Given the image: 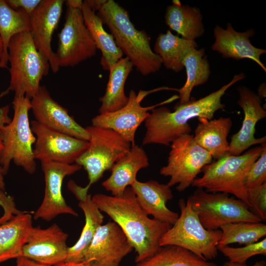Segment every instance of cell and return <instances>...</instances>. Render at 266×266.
I'll list each match as a JSON object with an SVG mask.
<instances>
[{
	"mask_svg": "<svg viewBox=\"0 0 266 266\" xmlns=\"http://www.w3.org/2000/svg\"><path fill=\"white\" fill-rule=\"evenodd\" d=\"M133 65L126 57L122 58L109 69L108 80L104 95L100 97V113L112 112L124 107L129 98L125 94V86Z\"/></svg>",
	"mask_w": 266,
	"mask_h": 266,
	"instance_id": "cell-27",
	"label": "cell"
},
{
	"mask_svg": "<svg viewBox=\"0 0 266 266\" xmlns=\"http://www.w3.org/2000/svg\"><path fill=\"white\" fill-rule=\"evenodd\" d=\"M16 266H49L42 264L24 257L17 258Z\"/></svg>",
	"mask_w": 266,
	"mask_h": 266,
	"instance_id": "cell-40",
	"label": "cell"
},
{
	"mask_svg": "<svg viewBox=\"0 0 266 266\" xmlns=\"http://www.w3.org/2000/svg\"><path fill=\"white\" fill-rule=\"evenodd\" d=\"M10 82L0 94V99L10 92L14 96H26L31 100L37 92L43 76L50 69L48 59L35 46L30 32L13 36L8 46Z\"/></svg>",
	"mask_w": 266,
	"mask_h": 266,
	"instance_id": "cell-4",
	"label": "cell"
},
{
	"mask_svg": "<svg viewBox=\"0 0 266 266\" xmlns=\"http://www.w3.org/2000/svg\"><path fill=\"white\" fill-rule=\"evenodd\" d=\"M12 104V119L0 128V138L3 144L0 166L4 175L7 173L11 161L32 174L36 169L33 147L36 137L29 120L31 100L26 96H14Z\"/></svg>",
	"mask_w": 266,
	"mask_h": 266,
	"instance_id": "cell-7",
	"label": "cell"
},
{
	"mask_svg": "<svg viewBox=\"0 0 266 266\" xmlns=\"http://www.w3.org/2000/svg\"><path fill=\"white\" fill-rule=\"evenodd\" d=\"M63 0H41L30 16V33L37 49L48 60L54 73L59 70L55 53L51 47L54 31L62 14Z\"/></svg>",
	"mask_w": 266,
	"mask_h": 266,
	"instance_id": "cell-18",
	"label": "cell"
},
{
	"mask_svg": "<svg viewBox=\"0 0 266 266\" xmlns=\"http://www.w3.org/2000/svg\"><path fill=\"white\" fill-rule=\"evenodd\" d=\"M31 110L35 120L54 131L78 139L88 141L90 135L69 115L67 110L56 101L45 86H40L31 100Z\"/></svg>",
	"mask_w": 266,
	"mask_h": 266,
	"instance_id": "cell-17",
	"label": "cell"
},
{
	"mask_svg": "<svg viewBox=\"0 0 266 266\" xmlns=\"http://www.w3.org/2000/svg\"><path fill=\"white\" fill-rule=\"evenodd\" d=\"M41 165L44 176V195L42 202L34 212V219L50 221L63 214L78 216L77 213L66 203L62 189L64 178L79 171L82 167L75 163L41 162Z\"/></svg>",
	"mask_w": 266,
	"mask_h": 266,
	"instance_id": "cell-15",
	"label": "cell"
},
{
	"mask_svg": "<svg viewBox=\"0 0 266 266\" xmlns=\"http://www.w3.org/2000/svg\"><path fill=\"white\" fill-rule=\"evenodd\" d=\"M33 228L32 215L26 211L0 225V264L21 257Z\"/></svg>",
	"mask_w": 266,
	"mask_h": 266,
	"instance_id": "cell-23",
	"label": "cell"
},
{
	"mask_svg": "<svg viewBox=\"0 0 266 266\" xmlns=\"http://www.w3.org/2000/svg\"><path fill=\"white\" fill-rule=\"evenodd\" d=\"M41 0H6L8 5L15 10L21 9L30 16Z\"/></svg>",
	"mask_w": 266,
	"mask_h": 266,
	"instance_id": "cell-38",
	"label": "cell"
},
{
	"mask_svg": "<svg viewBox=\"0 0 266 266\" xmlns=\"http://www.w3.org/2000/svg\"><path fill=\"white\" fill-rule=\"evenodd\" d=\"M67 237L56 224L46 229L33 227L21 256L49 266H57L65 262Z\"/></svg>",
	"mask_w": 266,
	"mask_h": 266,
	"instance_id": "cell-16",
	"label": "cell"
},
{
	"mask_svg": "<svg viewBox=\"0 0 266 266\" xmlns=\"http://www.w3.org/2000/svg\"><path fill=\"white\" fill-rule=\"evenodd\" d=\"M149 166L146 152L142 147L134 144L115 163L110 169V176L102 183V186L112 196H120L137 180L138 172Z\"/></svg>",
	"mask_w": 266,
	"mask_h": 266,
	"instance_id": "cell-22",
	"label": "cell"
},
{
	"mask_svg": "<svg viewBox=\"0 0 266 266\" xmlns=\"http://www.w3.org/2000/svg\"><path fill=\"white\" fill-rule=\"evenodd\" d=\"M213 32L215 42L211 47L213 51L218 52L225 58L250 59L266 71V67L260 59L261 56L266 53V50L254 46L250 40V37L255 34L253 29L238 32L229 23L226 29L216 25Z\"/></svg>",
	"mask_w": 266,
	"mask_h": 266,
	"instance_id": "cell-20",
	"label": "cell"
},
{
	"mask_svg": "<svg viewBox=\"0 0 266 266\" xmlns=\"http://www.w3.org/2000/svg\"><path fill=\"white\" fill-rule=\"evenodd\" d=\"M245 76L243 72L240 73L229 83L205 97L182 104L177 103L173 112L166 106L153 109L144 121L146 131L142 144L169 146L181 135L190 133L192 129L188 122L191 119H212L217 111L225 107L221 99L226 91Z\"/></svg>",
	"mask_w": 266,
	"mask_h": 266,
	"instance_id": "cell-2",
	"label": "cell"
},
{
	"mask_svg": "<svg viewBox=\"0 0 266 266\" xmlns=\"http://www.w3.org/2000/svg\"><path fill=\"white\" fill-rule=\"evenodd\" d=\"M221 239L217 247L238 243L247 245L255 243L266 235V225L261 222H240L221 226Z\"/></svg>",
	"mask_w": 266,
	"mask_h": 266,
	"instance_id": "cell-33",
	"label": "cell"
},
{
	"mask_svg": "<svg viewBox=\"0 0 266 266\" xmlns=\"http://www.w3.org/2000/svg\"><path fill=\"white\" fill-rule=\"evenodd\" d=\"M78 206L85 216V225L79 238L75 244L68 247L65 262L80 263L83 260L98 228L102 225L104 216L88 194L79 200Z\"/></svg>",
	"mask_w": 266,
	"mask_h": 266,
	"instance_id": "cell-28",
	"label": "cell"
},
{
	"mask_svg": "<svg viewBox=\"0 0 266 266\" xmlns=\"http://www.w3.org/2000/svg\"><path fill=\"white\" fill-rule=\"evenodd\" d=\"M30 31V16L23 10L12 8L5 0H0V37L3 44L0 68H7L8 46L11 38Z\"/></svg>",
	"mask_w": 266,
	"mask_h": 266,
	"instance_id": "cell-31",
	"label": "cell"
},
{
	"mask_svg": "<svg viewBox=\"0 0 266 266\" xmlns=\"http://www.w3.org/2000/svg\"><path fill=\"white\" fill-rule=\"evenodd\" d=\"M237 90L239 97L237 103L243 110L244 118L240 130L231 137L229 151L236 156L253 145L266 142V136L256 138L254 135L256 124L266 117L261 98L245 86L239 87Z\"/></svg>",
	"mask_w": 266,
	"mask_h": 266,
	"instance_id": "cell-19",
	"label": "cell"
},
{
	"mask_svg": "<svg viewBox=\"0 0 266 266\" xmlns=\"http://www.w3.org/2000/svg\"><path fill=\"white\" fill-rule=\"evenodd\" d=\"M55 53L59 67H73L94 56L97 48L84 23L81 8L67 6Z\"/></svg>",
	"mask_w": 266,
	"mask_h": 266,
	"instance_id": "cell-12",
	"label": "cell"
},
{
	"mask_svg": "<svg viewBox=\"0 0 266 266\" xmlns=\"http://www.w3.org/2000/svg\"><path fill=\"white\" fill-rule=\"evenodd\" d=\"M223 266H248L246 264H238L231 263L230 262H226L223 265ZM252 266H266V263L264 261H260L256 262Z\"/></svg>",
	"mask_w": 266,
	"mask_h": 266,
	"instance_id": "cell-41",
	"label": "cell"
},
{
	"mask_svg": "<svg viewBox=\"0 0 266 266\" xmlns=\"http://www.w3.org/2000/svg\"><path fill=\"white\" fill-rule=\"evenodd\" d=\"M90 138L85 151L75 164L87 171L88 184L82 187L73 181L68 182V189L79 200L88 195L91 186L98 181L115 163L130 149L131 144L115 131L92 125L86 128Z\"/></svg>",
	"mask_w": 266,
	"mask_h": 266,
	"instance_id": "cell-5",
	"label": "cell"
},
{
	"mask_svg": "<svg viewBox=\"0 0 266 266\" xmlns=\"http://www.w3.org/2000/svg\"><path fill=\"white\" fill-rule=\"evenodd\" d=\"M177 89L161 87L150 90H140L137 93L131 90L127 103L122 108L112 112L100 113L92 120V125L95 127L112 130L121 135L132 145L135 144V135L139 126L145 121L149 111L165 104L179 99L174 95L159 103L142 106V100L149 94L163 90L177 91Z\"/></svg>",
	"mask_w": 266,
	"mask_h": 266,
	"instance_id": "cell-11",
	"label": "cell"
},
{
	"mask_svg": "<svg viewBox=\"0 0 266 266\" xmlns=\"http://www.w3.org/2000/svg\"><path fill=\"white\" fill-rule=\"evenodd\" d=\"M133 249L120 227L108 222L98 228L82 262L90 266H119Z\"/></svg>",
	"mask_w": 266,
	"mask_h": 266,
	"instance_id": "cell-14",
	"label": "cell"
},
{
	"mask_svg": "<svg viewBox=\"0 0 266 266\" xmlns=\"http://www.w3.org/2000/svg\"><path fill=\"white\" fill-rule=\"evenodd\" d=\"M97 15L138 72L147 75L160 70L162 60L152 50L150 37L144 30L136 29L126 9L113 0H106Z\"/></svg>",
	"mask_w": 266,
	"mask_h": 266,
	"instance_id": "cell-3",
	"label": "cell"
},
{
	"mask_svg": "<svg viewBox=\"0 0 266 266\" xmlns=\"http://www.w3.org/2000/svg\"><path fill=\"white\" fill-rule=\"evenodd\" d=\"M31 126L36 137L34 158L40 162L73 164L88 146V141L50 129L35 120Z\"/></svg>",
	"mask_w": 266,
	"mask_h": 266,
	"instance_id": "cell-13",
	"label": "cell"
},
{
	"mask_svg": "<svg viewBox=\"0 0 266 266\" xmlns=\"http://www.w3.org/2000/svg\"><path fill=\"white\" fill-rule=\"evenodd\" d=\"M264 143L239 155L227 153L204 166L201 171L202 176L197 178L192 186L205 189L209 193L233 195L245 202L250 208L244 179L252 164L260 157Z\"/></svg>",
	"mask_w": 266,
	"mask_h": 266,
	"instance_id": "cell-6",
	"label": "cell"
},
{
	"mask_svg": "<svg viewBox=\"0 0 266 266\" xmlns=\"http://www.w3.org/2000/svg\"><path fill=\"white\" fill-rule=\"evenodd\" d=\"M2 150H3V144H2V141L0 138V156L2 153Z\"/></svg>",
	"mask_w": 266,
	"mask_h": 266,
	"instance_id": "cell-46",
	"label": "cell"
},
{
	"mask_svg": "<svg viewBox=\"0 0 266 266\" xmlns=\"http://www.w3.org/2000/svg\"><path fill=\"white\" fill-rule=\"evenodd\" d=\"M66 3L67 6L81 8L83 1L80 0H68L66 1Z\"/></svg>",
	"mask_w": 266,
	"mask_h": 266,
	"instance_id": "cell-42",
	"label": "cell"
},
{
	"mask_svg": "<svg viewBox=\"0 0 266 266\" xmlns=\"http://www.w3.org/2000/svg\"><path fill=\"white\" fill-rule=\"evenodd\" d=\"M9 105L0 107V128L10 123L11 119L8 116Z\"/></svg>",
	"mask_w": 266,
	"mask_h": 266,
	"instance_id": "cell-39",
	"label": "cell"
},
{
	"mask_svg": "<svg viewBox=\"0 0 266 266\" xmlns=\"http://www.w3.org/2000/svg\"><path fill=\"white\" fill-rule=\"evenodd\" d=\"M178 205L180 215L171 227L161 238V247L175 245L185 249L198 257L208 261L218 255V244L221 239V230L206 229L192 209L187 199H181Z\"/></svg>",
	"mask_w": 266,
	"mask_h": 266,
	"instance_id": "cell-8",
	"label": "cell"
},
{
	"mask_svg": "<svg viewBox=\"0 0 266 266\" xmlns=\"http://www.w3.org/2000/svg\"><path fill=\"white\" fill-rule=\"evenodd\" d=\"M198 47L195 40L173 34L170 30L160 33L156 40L154 52L167 69L178 72L184 69L183 60L192 49Z\"/></svg>",
	"mask_w": 266,
	"mask_h": 266,
	"instance_id": "cell-29",
	"label": "cell"
},
{
	"mask_svg": "<svg viewBox=\"0 0 266 266\" xmlns=\"http://www.w3.org/2000/svg\"><path fill=\"white\" fill-rule=\"evenodd\" d=\"M183 64L186 69L187 79L184 85L177 90L179 99L177 103L179 104L189 102L193 88L205 83L211 73L204 48H195L191 50L185 57Z\"/></svg>",
	"mask_w": 266,
	"mask_h": 266,
	"instance_id": "cell-30",
	"label": "cell"
},
{
	"mask_svg": "<svg viewBox=\"0 0 266 266\" xmlns=\"http://www.w3.org/2000/svg\"><path fill=\"white\" fill-rule=\"evenodd\" d=\"M249 201L251 211L262 221L266 220V183L251 189H248Z\"/></svg>",
	"mask_w": 266,
	"mask_h": 266,
	"instance_id": "cell-36",
	"label": "cell"
},
{
	"mask_svg": "<svg viewBox=\"0 0 266 266\" xmlns=\"http://www.w3.org/2000/svg\"><path fill=\"white\" fill-rule=\"evenodd\" d=\"M218 250L228 258L229 262L245 264L251 257L258 255H266V238L255 243L245 245L240 247H232L225 246L218 247Z\"/></svg>",
	"mask_w": 266,
	"mask_h": 266,
	"instance_id": "cell-34",
	"label": "cell"
},
{
	"mask_svg": "<svg viewBox=\"0 0 266 266\" xmlns=\"http://www.w3.org/2000/svg\"><path fill=\"white\" fill-rule=\"evenodd\" d=\"M172 1V4L168 5L166 10V25L185 39L195 40L201 36L204 28L200 9L182 4L179 0Z\"/></svg>",
	"mask_w": 266,
	"mask_h": 266,
	"instance_id": "cell-26",
	"label": "cell"
},
{
	"mask_svg": "<svg viewBox=\"0 0 266 266\" xmlns=\"http://www.w3.org/2000/svg\"><path fill=\"white\" fill-rule=\"evenodd\" d=\"M92 200L122 229L137 253L138 263L156 253L159 241L171 226L151 219L139 205L131 187L120 196L96 194Z\"/></svg>",
	"mask_w": 266,
	"mask_h": 266,
	"instance_id": "cell-1",
	"label": "cell"
},
{
	"mask_svg": "<svg viewBox=\"0 0 266 266\" xmlns=\"http://www.w3.org/2000/svg\"><path fill=\"white\" fill-rule=\"evenodd\" d=\"M81 10L85 24L97 49L101 53L100 64L104 70L110 67L123 58V53L117 46L111 33L103 28V24L90 6L88 0L83 1Z\"/></svg>",
	"mask_w": 266,
	"mask_h": 266,
	"instance_id": "cell-25",
	"label": "cell"
},
{
	"mask_svg": "<svg viewBox=\"0 0 266 266\" xmlns=\"http://www.w3.org/2000/svg\"><path fill=\"white\" fill-rule=\"evenodd\" d=\"M130 187L139 205L148 215L170 226L175 223L179 214L166 206L167 202L173 197L171 187L167 184L154 180L145 182L136 180Z\"/></svg>",
	"mask_w": 266,
	"mask_h": 266,
	"instance_id": "cell-21",
	"label": "cell"
},
{
	"mask_svg": "<svg viewBox=\"0 0 266 266\" xmlns=\"http://www.w3.org/2000/svg\"><path fill=\"white\" fill-rule=\"evenodd\" d=\"M56 266H90L83 262L73 263V262H64Z\"/></svg>",
	"mask_w": 266,
	"mask_h": 266,
	"instance_id": "cell-43",
	"label": "cell"
},
{
	"mask_svg": "<svg viewBox=\"0 0 266 266\" xmlns=\"http://www.w3.org/2000/svg\"><path fill=\"white\" fill-rule=\"evenodd\" d=\"M3 175L0 166V206L4 211L3 215L0 217V225L7 222L14 215L23 212L16 208L14 198L4 192L5 184Z\"/></svg>",
	"mask_w": 266,
	"mask_h": 266,
	"instance_id": "cell-37",
	"label": "cell"
},
{
	"mask_svg": "<svg viewBox=\"0 0 266 266\" xmlns=\"http://www.w3.org/2000/svg\"><path fill=\"white\" fill-rule=\"evenodd\" d=\"M258 96L261 99L266 97V85L265 84H263L260 86L258 89Z\"/></svg>",
	"mask_w": 266,
	"mask_h": 266,
	"instance_id": "cell-44",
	"label": "cell"
},
{
	"mask_svg": "<svg viewBox=\"0 0 266 266\" xmlns=\"http://www.w3.org/2000/svg\"><path fill=\"white\" fill-rule=\"evenodd\" d=\"M266 183V143L258 159L252 164L244 179L247 189L254 188Z\"/></svg>",
	"mask_w": 266,
	"mask_h": 266,
	"instance_id": "cell-35",
	"label": "cell"
},
{
	"mask_svg": "<svg viewBox=\"0 0 266 266\" xmlns=\"http://www.w3.org/2000/svg\"><path fill=\"white\" fill-rule=\"evenodd\" d=\"M167 164L160 173L170 179L167 184L183 192L192 185L204 166L212 161L211 155L194 140L193 135L184 134L172 142Z\"/></svg>",
	"mask_w": 266,
	"mask_h": 266,
	"instance_id": "cell-10",
	"label": "cell"
},
{
	"mask_svg": "<svg viewBox=\"0 0 266 266\" xmlns=\"http://www.w3.org/2000/svg\"><path fill=\"white\" fill-rule=\"evenodd\" d=\"M135 266H218L191 252L175 245L161 247L154 255L137 263Z\"/></svg>",
	"mask_w": 266,
	"mask_h": 266,
	"instance_id": "cell-32",
	"label": "cell"
},
{
	"mask_svg": "<svg viewBox=\"0 0 266 266\" xmlns=\"http://www.w3.org/2000/svg\"><path fill=\"white\" fill-rule=\"evenodd\" d=\"M3 53V44L1 38L0 37V59Z\"/></svg>",
	"mask_w": 266,
	"mask_h": 266,
	"instance_id": "cell-45",
	"label": "cell"
},
{
	"mask_svg": "<svg viewBox=\"0 0 266 266\" xmlns=\"http://www.w3.org/2000/svg\"><path fill=\"white\" fill-rule=\"evenodd\" d=\"M188 200L200 223L208 230H217L232 223L262 221L245 202L228 194L209 193L197 188Z\"/></svg>",
	"mask_w": 266,
	"mask_h": 266,
	"instance_id": "cell-9",
	"label": "cell"
},
{
	"mask_svg": "<svg viewBox=\"0 0 266 266\" xmlns=\"http://www.w3.org/2000/svg\"><path fill=\"white\" fill-rule=\"evenodd\" d=\"M198 120L200 123L193 135L195 141L215 160L229 152L227 137L233 124L231 119L220 117L217 119Z\"/></svg>",
	"mask_w": 266,
	"mask_h": 266,
	"instance_id": "cell-24",
	"label": "cell"
}]
</instances>
